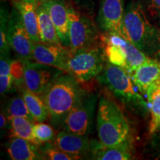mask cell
I'll list each match as a JSON object with an SVG mask.
<instances>
[{"label":"cell","mask_w":160,"mask_h":160,"mask_svg":"<svg viewBox=\"0 0 160 160\" xmlns=\"http://www.w3.org/2000/svg\"><path fill=\"white\" fill-rule=\"evenodd\" d=\"M97 128L101 145H117L131 140V128L122 109L104 97L99 102Z\"/></svg>","instance_id":"3"},{"label":"cell","mask_w":160,"mask_h":160,"mask_svg":"<svg viewBox=\"0 0 160 160\" xmlns=\"http://www.w3.org/2000/svg\"><path fill=\"white\" fill-rule=\"evenodd\" d=\"M68 19L70 49L72 51L97 46L100 38L88 17L69 7Z\"/></svg>","instance_id":"6"},{"label":"cell","mask_w":160,"mask_h":160,"mask_svg":"<svg viewBox=\"0 0 160 160\" xmlns=\"http://www.w3.org/2000/svg\"><path fill=\"white\" fill-rule=\"evenodd\" d=\"M38 95L28 89L22 93V97L34 121L42 122L49 117V111L42 98Z\"/></svg>","instance_id":"19"},{"label":"cell","mask_w":160,"mask_h":160,"mask_svg":"<svg viewBox=\"0 0 160 160\" xmlns=\"http://www.w3.org/2000/svg\"><path fill=\"white\" fill-rule=\"evenodd\" d=\"M124 38L145 53L153 57L160 52V30L151 22L140 2H131L123 19Z\"/></svg>","instance_id":"2"},{"label":"cell","mask_w":160,"mask_h":160,"mask_svg":"<svg viewBox=\"0 0 160 160\" xmlns=\"http://www.w3.org/2000/svg\"><path fill=\"white\" fill-rule=\"evenodd\" d=\"M131 76L138 89L146 93L152 85L160 80V62L151 59L138 67Z\"/></svg>","instance_id":"15"},{"label":"cell","mask_w":160,"mask_h":160,"mask_svg":"<svg viewBox=\"0 0 160 160\" xmlns=\"http://www.w3.org/2000/svg\"><path fill=\"white\" fill-rule=\"evenodd\" d=\"M8 29L10 46L18 58L22 62L33 59L34 42L25 28L19 12L15 8L9 15Z\"/></svg>","instance_id":"9"},{"label":"cell","mask_w":160,"mask_h":160,"mask_svg":"<svg viewBox=\"0 0 160 160\" xmlns=\"http://www.w3.org/2000/svg\"><path fill=\"white\" fill-rule=\"evenodd\" d=\"M37 19L41 42L46 43L61 44L57 28L51 15L47 8L40 0L37 7Z\"/></svg>","instance_id":"17"},{"label":"cell","mask_w":160,"mask_h":160,"mask_svg":"<svg viewBox=\"0 0 160 160\" xmlns=\"http://www.w3.org/2000/svg\"><path fill=\"white\" fill-rule=\"evenodd\" d=\"M45 159L51 160H77L82 158V156L71 154L55 147L54 145H47L42 151Z\"/></svg>","instance_id":"26"},{"label":"cell","mask_w":160,"mask_h":160,"mask_svg":"<svg viewBox=\"0 0 160 160\" xmlns=\"http://www.w3.org/2000/svg\"><path fill=\"white\" fill-rule=\"evenodd\" d=\"M98 80L108 87L118 97L129 102L139 103L144 108L147 104L135 89V84L128 72L119 66L108 62Z\"/></svg>","instance_id":"5"},{"label":"cell","mask_w":160,"mask_h":160,"mask_svg":"<svg viewBox=\"0 0 160 160\" xmlns=\"http://www.w3.org/2000/svg\"><path fill=\"white\" fill-rule=\"evenodd\" d=\"M125 12L124 0H100L98 22L102 31L124 38Z\"/></svg>","instance_id":"10"},{"label":"cell","mask_w":160,"mask_h":160,"mask_svg":"<svg viewBox=\"0 0 160 160\" xmlns=\"http://www.w3.org/2000/svg\"><path fill=\"white\" fill-rule=\"evenodd\" d=\"M105 59L104 48L99 45L71 51L67 73L73 75L79 82H87L102 73Z\"/></svg>","instance_id":"4"},{"label":"cell","mask_w":160,"mask_h":160,"mask_svg":"<svg viewBox=\"0 0 160 160\" xmlns=\"http://www.w3.org/2000/svg\"><path fill=\"white\" fill-rule=\"evenodd\" d=\"M14 8L19 12L24 25L34 42H41L38 26L37 7L39 0H12Z\"/></svg>","instance_id":"13"},{"label":"cell","mask_w":160,"mask_h":160,"mask_svg":"<svg viewBox=\"0 0 160 160\" xmlns=\"http://www.w3.org/2000/svg\"><path fill=\"white\" fill-rule=\"evenodd\" d=\"M47 8L57 28L61 44L70 48L69 7L63 0H40Z\"/></svg>","instance_id":"12"},{"label":"cell","mask_w":160,"mask_h":160,"mask_svg":"<svg viewBox=\"0 0 160 160\" xmlns=\"http://www.w3.org/2000/svg\"><path fill=\"white\" fill-rule=\"evenodd\" d=\"M37 144L22 138L15 137L7 145L8 153L13 160L43 159Z\"/></svg>","instance_id":"16"},{"label":"cell","mask_w":160,"mask_h":160,"mask_svg":"<svg viewBox=\"0 0 160 160\" xmlns=\"http://www.w3.org/2000/svg\"><path fill=\"white\" fill-rule=\"evenodd\" d=\"M14 79L11 74L0 75V93L4 94L11 90Z\"/></svg>","instance_id":"27"},{"label":"cell","mask_w":160,"mask_h":160,"mask_svg":"<svg viewBox=\"0 0 160 160\" xmlns=\"http://www.w3.org/2000/svg\"><path fill=\"white\" fill-rule=\"evenodd\" d=\"M11 126L12 134L15 137L22 138L39 145L33 135V124L31 120L22 117H8Z\"/></svg>","instance_id":"21"},{"label":"cell","mask_w":160,"mask_h":160,"mask_svg":"<svg viewBox=\"0 0 160 160\" xmlns=\"http://www.w3.org/2000/svg\"><path fill=\"white\" fill-rule=\"evenodd\" d=\"M93 157L98 160H128L132 159L131 140L113 146H94Z\"/></svg>","instance_id":"18"},{"label":"cell","mask_w":160,"mask_h":160,"mask_svg":"<svg viewBox=\"0 0 160 160\" xmlns=\"http://www.w3.org/2000/svg\"><path fill=\"white\" fill-rule=\"evenodd\" d=\"M71 53L70 48L61 44L39 42L33 46V59L37 62L57 68L68 72V62Z\"/></svg>","instance_id":"11"},{"label":"cell","mask_w":160,"mask_h":160,"mask_svg":"<svg viewBox=\"0 0 160 160\" xmlns=\"http://www.w3.org/2000/svg\"><path fill=\"white\" fill-rule=\"evenodd\" d=\"M79 83L71 73H63L41 94L56 127H62L70 112L85 94Z\"/></svg>","instance_id":"1"},{"label":"cell","mask_w":160,"mask_h":160,"mask_svg":"<svg viewBox=\"0 0 160 160\" xmlns=\"http://www.w3.org/2000/svg\"><path fill=\"white\" fill-rule=\"evenodd\" d=\"M146 93L151 111L150 133L153 134L160 131V80L152 85Z\"/></svg>","instance_id":"20"},{"label":"cell","mask_w":160,"mask_h":160,"mask_svg":"<svg viewBox=\"0 0 160 160\" xmlns=\"http://www.w3.org/2000/svg\"><path fill=\"white\" fill-rule=\"evenodd\" d=\"M139 2L151 22L160 30V0H140Z\"/></svg>","instance_id":"23"},{"label":"cell","mask_w":160,"mask_h":160,"mask_svg":"<svg viewBox=\"0 0 160 160\" xmlns=\"http://www.w3.org/2000/svg\"><path fill=\"white\" fill-rule=\"evenodd\" d=\"M5 111L8 117H22L34 122L22 97H12L9 99L6 105Z\"/></svg>","instance_id":"22"},{"label":"cell","mask_w":160,"mask_h":160,"mask_svg":"<svg viewBox=\"0 0 160 160\" xmlns=\"http://www.w3.org/2000/svg\"><path fill=\"white\" fill-rule=\"evenodd\" d=\"M97 96L85 93L79 103L68 115L63 126L64 129L79 135H88L93 123Z\"/></svg>","instance_id":"7"},{"label":"cell","mask_w":160,"mask_h":160,"mask_svg":"<svg viewBox=\"0 0 160 160\" xmlns=\"http://www.w3.org/2000/svg\"><path fill=\"white\" fill-rule=\"evenodd\" d=\"M24 83L28 91L42 94L59 76L62 70L44 64L24 62Z\"/></svg>","instance_id":"8"},{"label":"cell","mask_w":160,"mask_h":160,"mask_svg":"<svg viewBox=\"0 0 160 160\" xmlns=\"http://www.w3.org/2000/svg\"><path fill=\"white\" fill-rule=\"evenodd\" d=\"M53 145L67 153L79 156L85 154L92 147L87 135L77 134L65 130L56 136Z\"/></svg>","instance_id":"14"},{"label":"cell","mask_w":160,"mask_h":160,"mask_svg":"<svg viewBox=\"0 0 160 160\" xmlns=\"http://www.w3.org/2000/svg\"><path fill=\"white\" fill-rule=\"evenodd\" d=\"M33 132L39 145L51 141L55 138V133L53 128L42 122L33 124Z\"/></svg>","instance_id":"25"},{"label":"cell","mask_w":160,"mask_h":160,"mask_svg":"<svg viewBox=\"0 0 160 160\" xmlns=\"http://www.w3.org/2000/svg\"><path fill=\"white\" fill-rule=\"evenodd\" d=\"M9 14L5 10H1V26H0V52L1 56L8 57L11 46L8 39V23Z\"/></svg>","instance_id":"24"},{"label":"cell","mask_w":160,"mask_h":160,"mask_svg":"<svg viewBox=\"0 0 160 160\" xmlns=\"http://www.w3.org/2000/svg\"><path fill=\"white\" fill-rule=\"evenodd\" d=\"M0 121H1V122H0V124H1V128H4L5 127L7 122H6L5 115L2 114V113H1V115H0Z\"/></svg>","instance_id":"28"}]
</instances>
